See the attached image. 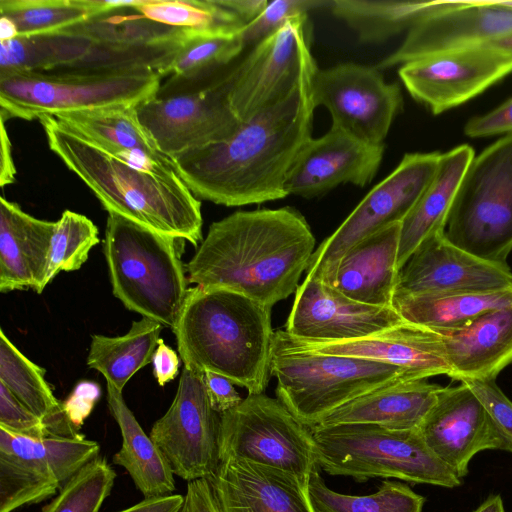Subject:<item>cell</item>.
Wrapping results in <instances>:
<instances>
[{
  "instance_id": "cell-1",
  "label": "cell",
  "mask_w": 512,
  "mask_h": 512,
  "mask_svg": "<svg viewBox=\"0 0 512 512\" xmlns=\"http://www.w3.org/2000/svg\"><path fill=\"white\" fill-rule=\"evenodd\" d=\"M317 69L309 47L298 82L286 96L242 122L228 139L172 157L196 198L233 207L288 196V173L312 138L311 85Z\"/></svg>"
},
{
  "instance_id": "cell-2",
  "label": "cell",
  "mask_w": 512,
  "mask_h": 512,
  "mask_svg": "<svg viewBox=\"0 0 512 512\" xmlns=\"http://www.w3.org/2000/svg\"><path fill=\"white\" fill-rule=\"evenodd\" d=\"M315 237L293 207L237 211L213 222L185 264L187 281L239 292L272 308L296 292Z\"/></svg>"
},
{
  "instance_id": "cell-3",
  "label": "cell",
  "mask_w": 512,
  "mask_h": 512,
  "mask_svg": "<svg viewBox=\"0 0 512 512\" xmlns=\"http://www.w3.org/2000/svg\"><path fill=\"white\" fill-rule=\"evenodd\" d=\"M47 142L63 163L116 213L158 233L202 242L201 202L176 167L149 169L101 149L58 119H39Z\"/></svg>"
},
{
  "instance_id": "cell-4",
  "label": "cell",
  "mask_w": 512,
  "mask_h": 512,
  "mask_svg": "<svg viewBox=\"0 0 512 512\" xmlns=\"http://www.w3.org/2000/svg\"><path fill=\"white\" fill-rule=\"evenodd\" d=\"M184 367L210 371L263 394L271 373V308L233 290L188 289L173 330Z\"/></svg>"
},
{
  "instance_id": "cell-5",
  "label": "cell",
  "mask_w": 512,
  "mask_h": 512,
  "mask_svg": "<svg viewBox=\"0 0 512 512\" xmlns=\"http://www.w3.org/2000/svg\"><path fill=\"white\" fill-rule=\"evenodd\" d=\"M178 240L108 213L103 251L113 295L172 331L188 293Z\"/></svg>"
},
{
  "instance_id": "cell-6",
  "label": "cell",
  "mask_w": 512,
  "mask_h": 512,
  "mask_svg": "<svg viewBox=\"0 0 512 512\" xmlns=\"http://www.w3.org/2000/svg\"><path fill=\"white\" fill-rule=\"evenodd\" d=\"M161 79L146 67L3 73L0 117L30 121L111 106H137L155 95Z\"/></svg>"
},
{
  "instance_id": "cell-7",
  "label": "cell",
  "mask_w": 512,
  "mask_h": 512,
  "mask_svg": "<svg viewBox=\"0 0 512 512\" xmlns=\"http://www.w3.org/2000/svg\"><path fill=\"white\" fill-rule=\"evenodd\" d=\"M319 467L329 475L397 479L456 488L462 479L426 445L418 429L393 430L373 424L310 429Z\"/></svg>"
},
{
  "instance_id": "cell-8",
  "label": "cell",
  "mask_w": 512,
  "mask_h": 512,
  "mask_svg": "<svg viewBox=\"0 0 512 512\" xmlns=\"http://www.w3.org/2000/svg\"><path fill=\"white\" fill-rule=\"evenodd\" d=\"M270 373L279 401L312 429L342 405L387 384L418 379L410 372L368 359L272 347Z\"/></svg>"
},
{
  "instance_id": "cell-9",
  "label": "cell",
  "mask_w": 512,
  "mask_h": 512,
  "mask_svg": "<svg viewBox=\"0 0 512 512\" xmlns=\"http://www.w3.org/2000/svg\"><path fill=\"white\" fill-rule=\"evenodd\" d=\"M443 233L453 245L479 258L507 263L512 251V134L473 158Z\"/></svg>"
},
{
  "instance_id": "cell-10",
  "label": "cell",
  "mask_w": 512,
  "mask_h": 512,
  "mask_svg": "<svg viewBox=\"0 0 512 512\" xmlns=\"http://www.w3.org/2000/svg\"><path fill=\"white\" fill-rule=\"evenodd\" d=\"M223 70L198 80L168 76L154 96L136 106L141 124L161 152L172 158L236 132L242 122L229 105Z\"/></svg>"
},
{
  "instance_id": "cell-11",
  "label": "cell",
  "mask_w": 512,
  "mask_h": 512,
  "mask_svg": "<svg viewBox=\"0 0 512 512\" xmlns=\"http://www.w3.org/2000/svg\"><path fill=\"white\" fill-rule=\"evenodd\" d=\"M220 461L248 460L276 467L309 481L319 470L311 430L279 401L248 394L221 414Z\"/></svg>"
},
{
  "instance_id": "cell-12",
  "label": "cell",
  "mask_w": 512,
  "mask_h": 512,
  "mask_svg": "<svg viewBox=\"0 0 512 512\" xmlns=\"http://www.w3.org/2000/svg\"><path fill=\"white\" fill-rule=\"evenodd\" d=\"M441 153H407L314 251L306 275L333 286L343 255L379 229L402 220L432 181Z\"/></svg>"
},
{
  "instance_id": "cell-13",
  "label": "cell",
  "mask_w": 512,
  "mask_h": 512,
  "mask_svg": "<svg viewBox=\"0 0 512 512\" xmlns=\"http://www.w3.org/2000/svg\"><path fill=\"white\" fill-rule=\"evenodd\" d=\"M99 453L100 445L83 435L32 438L0 427V512L56 495Z\"/></svg>"
},
{
  "instance_id": "cell-14",
  "label": "cell",
  "mask_w": 512,
  "mask_h": 512,
  "mask_svg": "<svg viewBox=\"0 0 512 512\" xmlns=\"http://www.w3.org/2000/svg\"><path fill=\"white\" fill-rule=\"evenodd\" d=\"M221 414L210 403L204 373L183 368L175 397L154 422L150 438L174 475L190 482L217 471Z\"/></svg>"
},
{
  "instance_id": "cell-15",
  "label": "cell",
  "mask_w": 512,
  "mask_h": 512,
  "mask_svg": "<svg viewBox=\"0 0 512 512\" xmlns=\"http://www.w3.org/2000/svg\"><path fill=\"white\" fill-rule=\"evenodd\" d=\"M311 93L314 106L329 111L332 125L373 145H383L403 107L399 84L386 82L376 66L341 63L318 68Z\"/></svg>"
},
{
  "instance_id": "cell-16",
  "label": "cell",
  "mask_w": 512,
  "mask_h": 512,
  "mask_svg": "<svg viewBox=\"0 0 512 512\" xmlns=\"http://www.w3.org/2000/svg\"><path fill=\"white\" fill-rule=\"evenodd\" d=\"M308 15L292 18L253 46L237 65L222 72L229 105L241 122L275 104L297 84L310 47Z\"/></svg>"
},
{
  "instance_id": "cell-17",
  "label": "cell",
  "mask_w": 512,
  "mask_h": 512,
  "mask_svg": "<svg viewBox=\"0 0 512 512\" xmlns=\"http://www.w3.org/2000/svg\"><path fill=\"white\" fill-rule=\"evenodd\" d=\"M512 73V52L490 44L442 52L400 66L409 94L433 114L459 106Z\"/></svg>"
},
{
  "instance_id": "cell-18",
  "label": "cell",
  "mask_w": 512,
  "mask_h": 512,
  "mask_svg": "<svg viewBox=\"0 0 512 512\" xmlns=\"http://www.w3.org/2000/svg\"><path fill=\"white\" fill-rule=\"evenodd\" d=\"M116 10L74 26L93 45L79 62L61 68L107 70L146 67L162 72L181 45L188 28L153 22L140 13Z\"/></svg>"
},
{
  "instance_id": "cell-19",
  "label": "cell",
  "mask_w": 512,
  "mask_h": 512,
  "mask_svg": "<svg viewBox=\"0 0 512 512\" xmlns=\"http://www.w3.org/2000/svg\"><path fill=\"white\" fill-rule=\"evenodd\" d=\"M512 35V1H456L408 30L403 43L376 68L475 47Z\"/></svg>"
},
{
  "instance_id": "cell-20",
  "label": "cell",
  "mask_w": 512,
  "mask_h": 512,
  "mask_svg": "<svg viewBox=\"0 0 512 512\" xmlns=\"http://www.w3.org/2000/svg\"><path fill=\"white\" fill-rule=\"evenodd\" d=\"M402 322L393 307L352 300L306 275L295 292L285 332L303 340L334 342L367 337Z\"/></svg>"
},
{
  "instance_id": "cell-21",
  "label": "cell",
  "mask_w": 512,
  "mask_h": 512,
  "mask_svg": "<svg viewBox=\"0 0 512 512\" xmlns=\"http://www.w3.org/2000/svg\"><path fill=\"white\" fill-rule=\"evenodd\" d=\"M273 345L298 352L343 355L400 367L418 379L451 373L437 332L402 322L376 334L353 340L320 342L274 332Z\"/></svg>"
},
{
  "instance_id": "cell-22",
  "label": "cell",
  "mask_w": 512,
  "mask_h": 512,
  "mask_svg": "<svg viewBox=\"0 0 512 512\" xmlns=\"http://www.w3.org/2000/svg\"><path fill=\"white\" fill-rule=\"evenodd\" d=\"M512 286L509 265L479 258L449 242L444 233L424 240L400 269L394 293L485 292Z\"/></svg>"
},
{
  "instance_id": "cell-23",
  "label": "cell",
  "mask_w": 512,
  "mask_h": 512,
  "mask_svg": "<svg viewBox=\"0 0 512 512\" xmlns=\"http://www.w3.org/2000/svg\"><path fill=\"white\" fill-rule=\"evenodd\" d=\"M383 154L384 144L366 143L331 125L297 155L286 179V193L310 199L340 184L365 187L376 175Z\"/></svg>"
},
{
  "instance_id": "cell-24",
  "label": "cell",
  "mask_w": 512,
  "mask_h": 512,
  "mask_svg": "<svg viewBox=\"0 0 512 512\" xmlns=\"http://www.w3.org/2000/svg\"><path fill=\"white\" fill-rule=\"evenodd\" d=\"M418 430L430 450L461 479L477 453L503 450L499 433L464 383L442 387Z\"/></svg>"
},
{
  "instance_id": "cell-25",
  "label": "cell",
  "mask_w": 512,
  "mask_h": 512,
  "mask_svg": "<svg viewBox=\"0 0 512 512\" xmlns=\"http://www.w3.org/2000/svg\"><path fill=\"white\" fill-rule=\"evenodd\" d=\"M208 480L220 512H318L309 481L276 467L227 460Z\"/></svg>"
},
{
  "instance_id": "cell-26",
  "label": "cell",
  "mask_w": 512,
  "mask_h": 512,
  "mask_svg": "<svg viewBox=\"0 0 512 512\" xmlns=\"http://www.w3.org/2000/svg\"><path fill=\"white\" fill-rule=\"evenodd\" d=\"M433 331L440 336L453 380H495L512 363V304L463 326Z\"/></svg>"
},
{
  "instance_id": "cell-27",
  "label": "cell",
  "mask_w": 512,
  "mask_h": 512,
  "mask_svg": "<svg viewBox=\"0 0 512 512\" xmlns=\"http://www.w3.org/2000/svg\"><path fill=\"white\" fill-rule=\"evenodd\" d=\"M54 227L0 198V292H43Z\"/></svg>"
},
{
  "instance_id": "cell-28",
  "label": "cell",
  "mask_w": 512,
  "mask_h": 512,
  "mask_svg": "<svg viewBox=\"0 0 512 512\" xmlns=\"http://www.w3.org/2000/svg\"><path fill=\"white\" fill-rule=\"evenodd\" d=\"M400 231L401 222L392 223L352 246L339 261L332 287L352 300L392 307Z\"/></svg>"
},
{
  "instance_id": "cell-29",
  "label": "cell",
  "mask_w": 512,
  "mask_h": 512,
  "mask_svg": "<svg viewBox=\"0 0 512 512\" xmlns=\"http://www.w3.org/2000/svg\"><path fill=\"white\" fill-rule=\"evenodd\" d=\"M441 389L427 379L396 381L342 405L318 426L373 424L393 430L418 429Z\"/></svg>"
},
{
  "instance_id": "cell-30",
  "label": "cell",
  "mask_w": 512,
  "mask_h": 512,
  "mask_svg": "<svg viewBox=\"0 0 512 512\" xmlns=\"http://www.w3.org/2000/svg\"><path fill=\"white\" fill-rule=\"evenodd\" d=\"M473 158L474 151L469 145L441 154L432 181L401 222L399 271L424 240L444 232L458 188Z\"/></svg>"
},
{
  "instance_id": "cell-31",
  "label": "cell",
  "mask_w": 512,
  "mask_h": 512,
  "mask_svg": "<svg viewBox=\"0 0 512 512\" xmlns=\"http://www.w3.org/2000/svg\"><path fill=\"white\" fill-rule=\"evenodd\" d=\"M107 403L117 422L121 448L113 463L123 467L144 498L170 495L175 490L174 474L162 452L147 435L126 405L122 392L106 384Z\"/></svg>"
},
{
  "instance_id": "cell-32",
  "label": "cell",
  "mask_w": 512,
  "mask_h": 512,
  "mask_svg": "<svg viewBox=\"0 0 512 512\" xmlns=\"http://www.w3.org/2000/svg\"><path fill=\"white\" fill-rule=\"evenodd\" d=\"M88 141L115 156L133 160L143 155L161 157L141 124L136 106L120 105L72 112L54 117Z\"/></svg>"
},
{
  "instance_id": "cell-33",
  "label": "cell",
  "mask_w": 512,
  "mask_h": 512,
  "mask_svg": "<svg viewBox=\"0 0 512 512\" xmlns=\"http://www.w3.org/2000/svg\"><path fill=\"white\" fill-rule=\"evenodd\" d=\"M512 304V286L485 292L394 293L392 307L409 323L430 330L457 328L479 315Z\"/></svg>"
},
{
  "instance_id": "cell-34",
  "label": "cell",
  "mask_w": 512,
  "mask_h": 512,
  "mask_svg": "<svg viewBox=\"0 0 512 512\" xmlns=\"http://www.w3.org/2000/svg\"><path fill=\"white\" fill-rule=\"evenodd\" d=\"M0 383L49 427L53 436L80 437L63 403L45 380V370L28 359L0 329Z\"/></svg>"
},
{
  "instance_id": "cell-35",
  "label": "cell",
  "mask_w": 512,
  "mask_h": 512,
  "mask_svg": "<svg viewBox=\"0 0 512 512\" xmlns=\"http://www.w3.org/2000/svg\"><path fill=\"white\" fill-rule=\"evenodd\" d=\"M456 1L332 0L331 13L353 29L361 42L379 43L409 30L423 18Z\"/></svg>"
},
{
  "instance_id": "cell-36",
  "label": "cell",
  "mask_w": 512,
  "mask_h": 512,
  "mask_svg": "<svg viewBox=\"0 0 512 512\" xmlns=\"http://www.w3.org/2000/svg\"><path fill=\"white\" fill-rule=\"evenodd\" d=\"M162 329L160 323L142 317L122 336L94 334L87 366L100 372L106 383L122 392L131 377L152 362Z\"/></svg>"
},
{
  "instance_id": "cell-37",
  "label": "cell",
  "mask_w": 512,
  "mask_h": 512,
  "mask_svg": "<svg viewBox=\"0 0 512 512\" xmlns=\"http://www.w3.org/2000/svg\"><path fill=\"white\" fill-rule=\"evenodd\" d=\"M93 42L74 27L0 41V74L49 71L81 61Z\"/></svg>"
},
{
  "instance_id": "cell-38",
  "label": "cell",
  "mask_w": 512,
  "mask_h": 512,
  "mask_svg": "<svg viewBox=\"0 0 512 512\" xmlns=\"http://www.w3.org/2000/svg\"><path fill=\"white\" fill-rule=\"evenodd\" d=\"M244 48L240 29L188 28L162 77L187 80L209 77L230 66Z\"/></svg>"
},
{
  "instance_id": "cell-39",
  "label": "cell",
  "mask_w": 512,
  "mask_h": 512,
  "mask_svg": "<svg viewBox=\"0 0 512 512\" xmlns=\"http://www.w3.org/2000/svg\"><path fill=\"white\" fill-rule=\"evenodd\" d=\"M309 493L318 512H423L426 498L409 485L385 479L369 495H349L329 488L319 470L309 479Z\"/></svg>"
},
{
  "instance_id": "cell-40",
  "label": "cell",
  "mask_w": 512,
  "mask_h": 512,
  "mask_svg": "<svg viewBox=\"0 0 512 512\" xmlns=\"http://www.w3.org/2000/svg\"><path fill=\"white\" fill-rule=\"evenodd\" d=\"M0 14L18 36L56 33L93 18L86 0H0Z\"/></svg>"
},
{
  "instance_id": "cell-41",
  "label": "cell",
  "mask_w": 512,
  "mask_h": 512,
  "mask_svg": "<svg viewBox=\"0 0 512 512\" xmlns=\"http://www.w3.org/2000/svg\"><path fill=\"white\" fill-rule=\"evenodd\" d=\"M133 10L153 22L178 28L239 30L246 25L217 0H139Z\"/></svg>"
},
{
  "instance_id": "cell-42",
  "label": "cell",
  "mask_w": 512,
  "mask_h": 512,
  "mask_svg": "<svg viewBox=\"0 0 512 512\" xmlns=\"http://www.w3.org/2000/svg\"><path fill=\"white\" fill-rule=\"evenodd\" d=\"M100 242L97 226L86 216L65 210L55 222L51 238L44 288L61 271H76Z\"/></svg>"
},
{
  "instance_id": "cell-43",
  "label": "cell",
  "mask_w": 512,
  "mask_h": 512,
  "mask_svg": "<svg viewBox=\"0 0 512 512\" xmlns=\"http://www.w3.org/2000/svg\"><path fill=\"white\" fill-rule=\"evenodd\" d=\"M115 479L116 472L99 455L82 467L41 512H99Z\"/></svg>"
},
{
  "instance_id": "cell-44",
  "label": "cell",
  "mask_w": 512,
  "mask_h": 512,
  "mask_svg": "<svg viewBox=\"0 0 512 512\" xmlns=\"http://www.w3.org/2000/svg\"><path fill=\"white\" fill-rule=\"evenodd\" d=\"M330 0H274L254 20L240 29L245 47L255 45L279 30L292 18L308 15L317 8H328Z\"/></svg>"
},
{
  "instance_id": "cell-45",
  "label": "cell",
  "mask_w": 512,
  "mask_h": 512,
  "mask_svg": "<svg viewBox=\"0 0 512 512\" xmlns=\"http://www.w3.org/2000/svg\"><path fill=\"white\" fill-rule=\"evenodd\" d=\"M477 397L503 441V451L512 453V401L495 380L463 381Z\"/></svg>"
},
{
  "instance_id": "cell-46",
  "label": "cell",
  "mask_w": 512,
  "mask_h": 512,
  "mask_svg": "<svg viewBox=\"0 0 512 512\" xmlns=\"http://www.w3.org/2000/svg\"><path fill=\"white\" fill-rule=\"evenodd\" d=\"M0 427L15 434L45 438L53 436L48 425L0 383Z\"/></svg>"
},
{
  "instance_id": "cell-47",
  "label": "cell",
  "mask_w": 512,
  "mask_h": 512,
  "mask_svg": "<svg viewBox=\"0 0 512 512\" xmlns=\"http://www.w3.org/2000/svg\"><path fill=\"white\" fill-rule=\"evenodd\" d=\"M464 133L472 138L512 134V98L487 114L471 118Z\"/></svg>"
},
{
  "instance_id": "cell-48",
  "label": "cell",
  "mask_w": 512,
  "mask_h": 512,
  "mask_svg": "<svg viewBox=\"0 0 512 512\" xmlns=\"http://www.w3.org/2000/svg\"><path fill=\"white\" fill-rule=\"evenodd\" d=\"M204 382L210 403L219 414L235 408L243 400L234 388V384L222 375L205 371Z\"/></svg>"
},
{
  "instance_id": "cell-49",
  "label": "cell",
  "mask_w": 512,
  "mask_h": 512,
  "mask_svg": "<svg viewBox=\"0 0 512 512\" xmlns=\"http://www.w3.org/2000/svg\"><path fill=\"white\" fill-rule=\"evenodd\" d=\"M178 512H220L208 479L187 482L186 493Z\"/></svg>"
},
{
  "instance_id": "cell-50",
  "label": "cell",
  "mask_w": 512,
  "mask_h": 512,
  "mask_svg": "<svg viewBox=\"0 0 512 512\" xmlns=\"http://www.w3.org/2000/svg\"><path fill=\"white\" fill-rule=\"evenodd\" d=\"M152 365L154 377L160 386H164L178 374L179 357L161 338L153 354Z\"/></svg>"
},
{
  "instance_id": "cell-51",
  "label": "cell",
  "mask_w": 512,
  "mask_h": 512,
  "mask_svg": "<svg viewBox=\"0 0 512 512\" xmlns=\"http://www.w3.org/2000/svg\"><path fill=\"white\" fill-rule=\"evenodd\" d=\"M84 388L85 387L79 389L78 387L74 394L63 403V408L68 419L77 429H79L83 420L89 415L95 399H97L99 395V391L89 395L97 387H92L88 394L87 390Z\"/></svg>"
},
{
  "instance_id": "cell-52",
  "label": "cell",
  "mask_w": 512,
  "mask_h": 512,
  "mask_svg": "<svg viewBox=\"0 0 512 512\" xmlns=\"http://www.w3.org/2000/svg\"><path fill=\"white\" fill-rule=\"evenodd\" d=\"M183 500L184 496L180 494L144 498L142 501L117 512H178Z\"/></svg>"
},
{
  "instance_id": "cell-53",
  "label": "cell",
  "mask_w": 512,
  "mask_h": 512,
  "mask_svg": "<svg viewBox=\"0 0 512 512\" xmlns=\"http://www.w3.org/2000/svg\"><path fill=\"white\" fill-rule=\"evenodd\" d=\"M0 185L3 187L15 182L16 168L12 158L11 142L5 126V120L0 117Z\"/></svg>"
},
{
  "instance_id": "cell-54",
  "label": "cell",
  "mask_w": 512,
  "mask_h": 512,
  "mask_svg": "<svg viewBox=\"0 0 512 512\" xmlns=\"http://www.w3.org/2000/svg\"><path fill=\"white\" fill-rule=\"evenodd\" d=\"M224 8L237 15L245 24L254 20L265 9L267 0H217Z\"/></svg>"
},
{
  "instance_id": "cell-55",
  "label": "cell",
  "mask_w": 512,
  "mask_h": 512,
  "mask_svg": "<svg viewBox=\"0 0 512 512\" xmlns=\"http://www.w3.org/2000/svg\"><path fill=\"white\" fill-rule=\"evenodd\" d=\"M473 512H506L502 497L499 494L490 495Z\"/></svg>"
},
{
  "instance_id": "cell-56",
  "label": "cell",
  "mask_w": 512,
  "mask_h": 512,
  "mask_svg": "<svg viewBox=\"0 0 512 512\" xmlns=\"http://www.w3.org/2000/svg\"><path fill=\"white\" fill-rule=\"evenodd\" d=\"M18 36L14 23L6 17L0 18V41L14 39Z\"/></svg>"
},
{
  "instance_id": "cell-57",
  "label": "cell",
  "mask_w": 512,
  "mask_h": 512,
  "mask_svg": "<svg viewBox=\"0 0 512 512\" xmlns=\"http://www.w3.org/2000/svg\"><path fill=\"white\" fill-rule=\"evenodd\" d=\"M486 44H490V45H492L494 47H497L499 49L512 52V35H509V36L504 37V38H500V39H498L496 41H493V42H490V43H486Z\"/></svg>"
}]
</instances>
